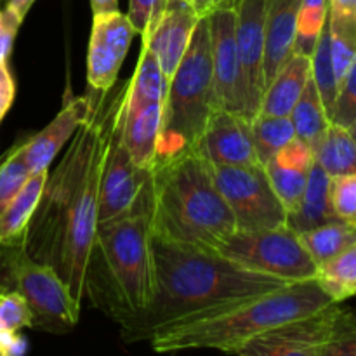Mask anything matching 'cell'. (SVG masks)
Here are the masks:
<instances>
[{
	"mask_svg": "<svg viewBox=\"0 0 356 356\" xmlns=\"http://www.w3.org/2000/svg\"><path fill=\"white\" fill-rule=\"evenodd\" d=\"M125 87L97 92L89 120L52 172H47L40 200L24 232L28 257L47 264L82 302L86 268L97 226V202L111 138L124 110Z\"/></svg>",
	"mask_w": 356,
	"mask_h": 356,
	"instance_id": "6da1fadb",
	"label": "cell"
},
{
	"mask_svg": "<svg viewBox=\"0 0 356 356\" xmlns=\"http://www.w3.org/2000/svg\"><path fill=\"white\" fill-rule=\"evenodd\" d=\"M152 252L153 296L143 312L118 323L125 343L149 341L165 327L294 284L153 235Z\"/></svg>",
	"mask_w": 356,
	"mask_h": 356,
	"instance_id": "7a4b0ae2",
	"label": "cell"
},
{
	"mask_svg": "<svg viewBox=\"0 0 356 356\" xmlns=\"http://www.w3.org/2000/svg\"><path fill=\"white\" fill-rule=\"evenodd\" d=\"M152 235L212 250L235 232V219L212 179L211 163L197 148L153 163L139 193Z\"/></svg>",
	"mask_w": 356,
	"mask_h": 356,
	"instance_id": "3957f363",
	"label": "cell"
},
{
	"mask_svg": "<svg viewBox=\"0 0 356 356\" xmlns=\"http://www.w3.org/2000/svg\"><path fill=\"white\" fill-rule=\"evenodd\" d=\"M330 305L334 301L320 289L315 278L294 282L165 327L148 343L156 353L218 350L235 355L238 348L254 337L315 315Z\"/></svg>",
	"mask_w": 356,
	"mask_h": 356,
	"instance_id": "277c9868",
	"label": "cell"
},
{
	"mask_svg": "<svg viewBox=\"0 0 356 356\" xmlns=\"http://www.w3.org/2000/svg\"><path fill=\"white\" fill-rule=\"evenodd\" d=\"M83 296L117 323L138 315L152 299V226L139 197L127 214L96 226Z\"/></svg>",
	"mask_w": 356,
	"mask_h": 356,
	"instance_id": "5b68a950",
	"label": "cell"
},
{
	"mask_svg": "<svg viewBox=\"0 0 356 356\" xmlns=\"http://www.w3.org/2000/svg\"><path fill=\"white\" fill-rule=\"evenodd\" d=\"M216 108L209 23L207 17H200L190 47L167 86L155 163L197 148Z\"/></svg>",
	"mask_w": 356,
	"mask_h": 356,
	"instance_id": "8992f818",
	"label": "cell"
},
{
	"mask_svg": "<svg viewBox=\"0 0 356 356\" xmlns=\"http://www.w3.org/2000/svg\"><path fill=\"white\" fill-rule=\"evenodd\" d=\"M23 296L31 329L66 334L79 323L80 302L47 264L30 259L21 243H0V292Z\"/></svg>",
	"mask_w": 356,
	"mask_h": 356,
	"instance_id": "52a82bcc",
	"label": "cell"
},
{
	"mask_svg": "<svg viewBox=\"0 0 356 356\" xmlns=\"http://www.w3.org/2000/svg\"><path fill=\"white\" fill-rule=\"evenodd\" d=\"M214 252L247 270L289 282L312 280L318 270L299 233L289 225L259 232L235 229Z\"/></svg>",
	"mask_w": 356,
	"mask_h": 356,
	"instance_id": "ba28073f",
	"label": "cell"
},
{
	"mask_svg": "<svg viewBox=\"0 0 356 356\" xmlns=\"http://www.w3.org/2000/svg\"><path fill=\"white\" fill-rule=\"evenodd\" d=\"M211 172L235 219L236 232H259L287 225V211L275 195L263 165H211Z\"/></svg>",
	"mask_w": 356,
	"mask_h": 356,
	"instance_id": "9c48e42d",
	"label": "cell"
},
{
	"mask_svg": "<svg viewBox=\"0 0 356 356\" xmlns=\"http://www.w3.org/2000/svg\"><path fill=\"white\" fill-rule=\"evenodd\" d=\"M268 0H240L235 40L243 90V115L252 120L264 96V21Z\"/></svg>",
	"mask_w": 356,
	"mask_h": 356,
	"instance_id": "30bf717a",
	"label": "cell"
},
{
	"mask_svg": "<svg viewBox=\"0 0 356 356\" xmlns=\"http://www.w3.org/2000/svg\"><path fill=\"white\" fill-rule=\"evenodd\" d=\"M341 302L285 323L254 337L235 351L236 356H323V344L332 329Z\"/></svg>",
	"mask_w": 356,
	"mask_h": 356,
	"instance_id": "8fae6325",
	"label": "cell"
},
{
	"mask_svg": "<svg viewBox=\"0 0 356 356\" xmlns=\"http://www.w3.org/2000/svg\"><path fill=\"white\" fill-rule=\"evenodd\" d=\"M134 33L127 14L120 10L92 16L87 51V82L90 89L96 92L113 89Z\"/></svg>",
	"mask_w": 356,
	"mask_h": 356,
	"instance_id": "7c38bea8",
	"label": "cell"
},
{
	"mask_svg": "<svg viewBox=\"0 0 356 356\" xmlns=\"http://www.w3.org/2000/svg\"><path fill=\"white\" fill-rule=\"evenodd\" d=\"M149 170L152 169H145L132 162L120 139V122H118L101 176L97 225L127 214L134 207L139 193L148 181Z\"/></svg>",
	"mask_w": 356,
	"mask_h": 356,
	"instance_id": "4fadbf2b",
	"label": "cell"
},
{
	"mask_svg": "<svg viewBox=\"0 0 356 356\" xmlns=\"http://www.w3.org/2000/svg\"><path fill=\"white\" fill-rule=\"evenodd\" d=\"M235 9L216 10L209 14L207 23L216 104L221 110L243 115V90L235 40Z\"/></svg>",
	"mask_w": 356,
	"mask_h": 356,
	"instance_id": "5bb4252c",
	"label": "cell"
},
{
	"mask_svg": "<svg viewBox=\"0 0 356 356\" xmlns=\"http://www.w3.org/2000/svg\"><path fill=\"white\" fill-rule=\"evenodd\" d=\"M197 149L211 165H261L254 148L249 118L221 108L212 111Z\"/></svg>",
	"mask_w": 356,
	"mask_h": 356,
	"instance_id": "9a60e30c",
	"label": "cell"
},
{
	"mask_svg": "<svg viewBox=\"0 0 356 356\" xmlns=\"http://www.w3.org/2000/svg\"><path fill=\"white\" fill-rule=\"evenodd\" d=\"M198 19L200 16L188 0H167L165 10L156 26L148 37L143 38V45L155 56L167 82L172 79L190 47Z\"/></svg>",
	"mask_w": 356,
	"mask_h": 356,
	"instance_id": "2e32d148",
	"label": "cell"
},
{
	"mask_svg": "<svg viewBox=\"0 0 356 356\" xmlns=\"http://www.w3.org/2000/svg\"><path fill=\"white\" fill-rule=\"evenodd\" d=\"M94 103L96 96L90 92L82 97H73L47 127L37 132L33 138L24 139V162L31 174L49 169L65 143L73 138L75 132L89 120Z\"/></svg>",
	"mask_w": 356,
	"mask_h": 356,
	"instance_id": "e0dca14e",
	"label": "cell"
},
{
	"mask_svg": "<svg viewBox=\"0 0 356 356\" xmlns=\"http://www.w3.org/2000/svg\"><path fill=\"white\" fill-rule=\"evenodd\" d=\"M313 162L315 159H313L312 146L294 138L263 165L268 181L287 211V216L292 214L301 202Z\"/></svg>",
	"mask_w": 356,
	"mask_h": 356,
	"instance_id": "ac0fdd59",
	"label": "cell"
},
{
	"mask_svg": "<svg viewBox=\"0 0 356 356\" xmlns=\"http://www.w3.org/2000/svg\"><path fill=\"white\" fill-rule=\"evenodd\" d=\"M301 0H268L264 21V90L294 52Z\"/></svg>",
	"mask_w": 356,
	"mask_h": 356,
	"instance_id": "d6986e66",
	"label": "cell"
},
{
	"mask_svg": "<svg viewBox=\"0 0 356 356\" xmlns=\"http://www.w3.org/2000/svg\"><path fill=\"white\" fill-rule=\"evenodd\" d=\"M163 103L125 104L122 110L120 139L132 162L145 169L155 163Z\"/></svg>",
	"mask_w": 356,
	"mask_h": 356,
	"instance_id": "ffe728a7",
	"label": "cell"
},
{
	"mask_svg": "<svg viewBox=\"0 0 356 356\" xmlns=\"http://www.w3.org/2000/svg\"><path fill=\"white\" fill-rule=\"evenodd\" d=\"M312 76V56L292 52L264 90L257 115L289 117Z\"/></svg>",
	"mask_w": 356,
	"mask_h": 356,
	"instance_id": "44dd1931",
	"label": "cell"
},
{
	"mask_svg": "<svg viewBox=\"0 0 356 356\" xmlns=\"http://www.w3.org/2000/svg\"><path fill=\"white\" fill-rule=\"evenodd\" d=\"M336 219L332 205H330V176L318 163L313 162V165L309 167L301 202L298 209L287 216V225L296 233H302L323 222L336 221Z\"/></svg>",
	"mask_w": 356,
	"mask_h": 356,
	"instance_id": "7402d4cb",
	"label": "cell"
},
{
	"mask_svg": "<svg viewBox=\"0 0 356 356\" xmlns=\"http://www.w3.org/2000/svg\"><path fill=\"white\" fill-rule=\"evenodd\" d=\"M49 169L33 172L19 193L0 212V243H21L35 207L40 200Z\"/></svg>",
	"mask_w": 356,
	"mask_h": 356,
	"instance_id": "603a6c76",
	"label": "cell"
},
{
	"mask_svg": "<svg viewBox=\"0 0 356 356\" xmlns=\"http://www.w3.org/2000/svg\"><path fill=\"white\" fill-rule=\"evenodd\" d=\"M315 162L330 177L356 174L355 132L330 122L322 136L312 146Z\"/></svg>",
	"mask_w": 356,
	"mask_h": 356,
	"instance_id": "cb8c5ba5",
	"label": "cell"
},
{
	"mask_svg": "<svg viewBox=\"0 0 356 356\" xmlns=\"http://www.w3.org/2000/svg\"><path fill=\"white\" fill-rule=\"evenodd\" d=\"M299 236L312 259L320 266L356 245V222L336 219L306 229Z\"/></svg>",
	"mask_w": 356,
	"mask_h": 356,
	"instance_id": "d4e9b609",
	"label": "cell"
},
{
	"mask_svg": "<svg viewBox=\"0 0 356 356\" xmlns=\"http://www.w3.org/2000/svg\"><path fill=\"white\" fill-rule=\"evenodd\" d=\"M289 118H291L292 127H294L296 138L308 143L309 146L315 145L316 139L329 127V115H327L322 97H320V92L312 76H309L296 106L292 108Z\"/></svg>",
	"mask_w": 356,
	"mask_h": 356,
	"instance_id": "484cf974",
	"label": "cell"
},
{
	"mask_svg": "<svg viewBox=\"0 0 356 356\" xmlns=\"http://www.w3.org/2000/svg\"><path fill=\"white\" fill-rule=\"evenodd\" d=\"M315 280L334 302H344L353 298L356 292V245L320 264Z\"/></svg>",
	"mask_w": 356,
	"mask_h": 356,
	"instance_id": "4316f807",
	"label": "cell"
},
{
	"mask_svg": "<svg viewBox=\"0 0 356 356\" xmlns=\"http://www.w3.org/2000/svg\"><path fill=\"white\" fill-rule=\"evenodd\" d=\"M254 148L261 165L273 159L284 146L296 138L294 127L289 117H273V115H256L250 120Z\"/></svg>",
	"mask_w": 356,
	"mask_h": 356,
	"instance_id": "83f0119b",
	"label": "cell"
},
{
	"mask_svg": "<svg viewBox=\"0 0 356 356\" xmlns=\"http://www.w3.org/2000/svg\"><path fill=\"white\" fill-rule=\"evenodd\" d=\"M312 79L315 82L316 89H318L322 103L325 106V111L330 120L332 118L334 104H336L337 82L336 75H334L332 56H330L329 21H325V24H323L315 49L312 52Z\"/></svg>",
	"mask_w": 356,
	"mask_h": 356,
	"instance_id": "f1b7e54d",
	"label": "cell"
},
{
	"mask_svg": "<svg viewBox=\"0 0 356 356\" xmlns=\"http://www.w3.org/2000/svg\"><path fill=\"white\" fill-rule=\"evenodd\" d=\"M327 21V0H301L294 52L312 56Z\"/></svg>",
	"mask_w": 356,
	"mask_h": 356,
	"instance_id": "f546056e",
	"label": "cell"
},
{
	"mask_svg": "<svg viewBox=\"0 0 356 356\" xmlns=\"http://www.w3.org/2000/svg\"><path fill=\"white\" fill-rule=\"evenodd\" d=\"M30 176L24 162V141H21L0 160V212L19 193Z\"/></svg>",
	"mask_w": 356,
	"mask_h": 356,
	"instance_id": "4dcf8cb0",
	"label": "cell"
},
{
	"mask_svg": "<svg viewBox=\"0 0 356 356\" xmlns=\"http://www.w3.org/2000/svg\"><path fill=\"white\" fill-rule=\"evenodd\" d=\"M329 31L334 75H336L337 89H339L350 70L356 66V26L329 21Z\"/></svg>",
	"mask_w": 356,
	"mask_h": 356,
	"instance_id": "1f68e13d",
	"label": "cell"
},
{
	"mask_svg": "<svg viewBox=\"0 0 356 356\" xmlns=\"http://www.w3.org/2000/svg\"><path fill=\"white\" fill-rule=\"evenodd\" d=\"M323 356H356V322L350 308L343 302L334 318L332 329L323 344Z\"/></svg>",
	"mask_w": 356,
	"mask_h": 356,
	"instance_id": "d6a6232c",
	"label": "cell"
},
{
	"mask_svg": "<svg viewBox=\"0 0 356 356\" xmlns=\"http://www.w3.org/2000/svg\"><path fill=\"white\" fill-rule=\"evenodd\" d=\"M330 205L337 219L356 222V174L330 177Z\"/></svg>",
	"mask_w": 356,
	"mask_h": 356,
	"instance_id": "836d02e7",
	"label": "cell"
},
{
	"mask_svg": "<svg viewBox=\"0 0 356 356\" xmlns=\"http://www.w3.org/2000/svg\"><path fill=\"white\" fill-rule=\"evenodd\" d=\"M31 327V313L23 296L17 292H0V330H19Z\"/></svg>",
	"mask_w": 356,
	"mask_h": 356,
	"instance_id": "e575fe53",
	"label": "cell"
},
{
	"mask_svg": "<svg viewBox=\"0 0 356 356\" xmlns=\"http://www.w3.org/2000/svg\"><path fill=\"white\" fill-rule=\"evenodd\" d=\"M332 124L341 125V127L348 129V131L355 132V122H356V66L350 70L344 82L337 89L336 104H334Z\"/></svg>",
	"mask_w": 356,
	"mask_h": 356,
	"instance_id": "d590c367",
	"label": "cell"
},
{
	"mask_svg": "<svg viewBox=\"0 0 356 356\" xmlns=\"http://www.w3.org/2000/svg\"><path fill=\"white\" fill-rule=\"evenodd\" d=\"M167 0H129L127 17L136 33L148 37L165 10Z\"/></svg>",
	"mask_w": 356,
	"mask_h": 356,
	"instance_id": "8d00e7d4",
	"label": "cell"
},
{
	"mask_svg": "<svg viewBox=\"0 0 356 356\" xmlns=\"http://www.w3.org/2000/svg\"><path fill=\"white\" fill-rule=\"evenodd\" d=\"M21 23L23 19H19L13 10L0 9V65L7 63Z\"/></svg>",
	"mask_w": 356,
	"mask_h": 356,
	"instance_id": "74e56055",
	"label": "cell"
},
{
	"mask_svg": "<svg viewBox=\"0 0 356 356\" xmlns=\"http://www.w3.org/2000/svg\"><path fill=\"white\" fill-rule=\"evenodd\" d=\"M327 17L332 23L356 26V0H327Z\"/></svg>",
	"mask_w": 356,
	"mask_h": 356,
	"instance_id": "f35d334b",
	"label": "cell"
},
{
	"mask_svg": "<svg viewBox=\"0 0 356 356\" xmlns=\"http://www.w3.org/2000/svg\"><path fill=\"white\" fill-rule=\"evenodd\" d=\"M30 344L19 332L0 330V356H26Z\"/></svg>",
	"mask_w": 356,
	"mask_h": 356,
	"instance_id": "ab89813d",
	"label": "cell"
},
{
	"mask_svg": "<svg viewBox=\"0 0 356 356\" xmlns=\"http://www.w3.org/2000/svg\"><path fill=\"white\" fill-rule=\"evenodd\" d=\"M14 96H16V86H14V79L10 75L7 63L0 65V122L7 115L14 103Z\"/></svg>",
	"mask_w": 356,
	"mask_h": 356,
	"instance_id": "60d3db41",
	"label": "cell"
},
{
	"mask_svg": "<svg viewBox=\"0 0 356 356\" xmlns=\"http://www.w3.org/2000/svg\"><path fill=\"white\" fill-rule=\"evenodd\" d=\"M197 10L200 17H207L209 14L216 13L219 9H235L240 0H188Z\"/></svg>",
	"mask_w": 356,
	"mask_h": 356,
	"instance_id": "b9f144b4",
	"label": "cell"
},
{
	"mask_svg": "<svg viewBox=\"0 0 356 356\" xmlns=\"http://www.w3.org/2000/svg\"><path fill=\"white\" fill-rule=\"evenodd\" d=\"M90 9L92 16H101V14L118 13V0H90Z\"/></svg>",
	"mask_w": 356,
	"mask_h": 356,
	"instance_id": "7bdbcfd3",
	"label": "cell"
},
{
	"mask_svg": "<svg viewBox=\"0 0 356 356\" xmlns=\"http://www.w3.org/2000/svg\"><path fill=\"white\" fill-rule=\"evenodd\" d=\"M35 0H6V7L3 9H9L16 14L19 19H24L30 10V7L33 6Z\"/></svg>",
	"mask_w": 356,
	"mask_h": 356,
	"instance_id": "ee69618b",
	"label": "cell"
}]
</instances>
